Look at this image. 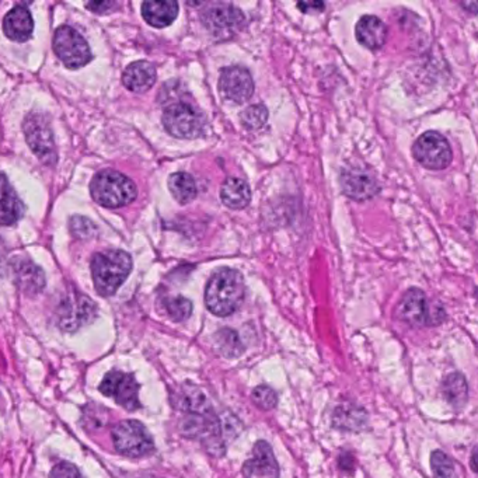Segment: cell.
I'll return each instance as SVG.
<instances>
[{
	"instance_id": "cell-1",
	"label": "cell",
	"mask_w": 478,
	"mask_h": 478,
	"mask_svg": "<svg viewBox=\"0 0 478 478\" xmlns=\"http://www.w3.org/2000/svg\"><path fill=\"white\" fill-rule=\"evenodd\" d=\"M244 278L239 271L222 268L212 275L205 290V305L212 315H234L244 300Z\"/></svg>"
},
{
	"instance_id": "cell-2",
	"label": "cell",
	"mask_w": 478,
	"mask_h": 478,
	"mask_svg": "<svg viewBox=\"0 0 478 478\" xmlns=\"http://www.w3.org/2000/svg\"><path fill=\"white\" fill-rule=\"evenodd\" d=\"M133 271V258L123 250L97 253L92 260V275L98 295L113 296Z\"/></svg>"
},
{
	"instance_id": "cell-3",
	"label": "cell",
	"mask_w": 478,
	"mask_h": 478,
	"mask_svg": "<svg viewBox=\"0 0 478 478\" xmlns=\"http://www.w3.org/2000/svg\"><path fill=\"white\" fill-rule=\"evenodd\" d=\"M90 192L97 204L108 209L123 208L138 197V188L133 179L115 170H103L96 174L90 184Z\"/></svg>"
},
{
	"instance_id": "cell-4",
	"label": "cell",
	"mask_w": 478,
	"mask_h": 478,
	"mask_svg": "<svg viewBox=\"0 0 478 478\" xmlns=\"http://www.w3.org/2000/svg\"><path fill=\"white\" fill-rule=\"evenodd\" d=\"M163 125L167 133L174 138L196 139L204 135L207 118L201 110L189 101H167Z\"/></svg>"
},
{
	"instance_id": "cell-5",
	"label": "cell",
	"mask_w": 478,
	"mask_h": 478,
	"mask_svg": "<svg viewBox=\"0 0 478 478\" xmlns=\"http://www.w3.org/2000/svg\"><path fill=\"white\" fill-rule=\"evenodd\" d=\"M23 131L25 141L30 149L37 154V158L48 166H54L57 163L58 152L55 148L54 133L44 114L38 111L27 114L23 123Z\"/></svg>"
},
{
	"instance_id": "cell-6",
	"label": "cell",
	"mask_w": 478,
	"mask_h": 478,
	"mask_svg": "<svg viewBox=\"0 0 478 478\" xmlns=\"http://www.w3.org/2000/svg\"><path fill=\"white\" fill-rule=\"evenodd\" d=\"M54 51L63 65L69 69L85 67L93 58L85 37L70 25H60L55 32Z\"/></svg>"
},
{
	"instance_id": "cell-7",
	"label": "cell",
	"mask_w": 478,
	"mask_h": 478,
	"mask_svg": "<svg viewBox=\"0 0 478 478\" xmlns=\"http://www.w3.org/2000/svg\"><path fill=\"white\" fill-rule=\"evenodd\" d=\"M412 153L416 161L429 170H444L454 159L447 139L434 131L422 133L417 139Z\"/></svg>"
},
{
	"instance_id": "cell-8",
	"label": "cell",
	"mask_w": 478,
	"mask_h": 478,
	"mask_svg": "<svg viewBox=\"0 0 478 478\" xmlns=\"http://www.w3.org/2000/svg\"><path fill=\"white\" fill-rule=\"evenodd\" d=\"M113 441L120 454L131 457L146 456L153 450V439L148 429L138 421H124L113 431Z\"/></svg>"
},
{
	"instance_id": "cell-9",
	"label": "cell",
	"mask_w": 478,
	"mask_h": 478,
	"mask_svg": "<svg viewBox=\"0 0 478 478\" xmlns=\"http://www.w3.org/2000/svg\"><path fill=\"white\" fill-rule=\"evenodd\" d=\"M97 308L92 299L79 292L68 293L58 308V323L65 331L79 330L96 317Z\"/></svg>"
},
{
	"instance_id": "cell-10",
	"label": "cell",
	"mask_w": 478,
	"mask_h": 478,
	"mask_svg": "<svg viewBox=\"0 0 478 478\" xmlns=\"http://www.w3.org/2000/svg\"><path fill=\"white\" fill-rule=\"evenodd\" d=\"M202 23L212 35L229 38L243 27L244 14L230 4H215L202 13Z\"/></svg>"
},
{
	"instance_id": "cell-11",
	"label": "cell",
	"mask_w": 478,
	"mask_h": 478,
	"mask_svg": "<svg viewBox=\"0 0 478 478\" xmlns=\"http://www.w3.org/2000/svg\"><path fill=\"white\" fill-rule=\"evenodd\" d=\"M100 391L105 396L113 397L115 403L129 411H133L139 407V387L133 374L120 371L110 372L101 383Z\"/></svg>"
},
{
	"instance_id": "cell-12",
	"label": "cell",
	"mask_w": 478,
	"mask_h": 478,
	"mask_svg": "<svg viewBox=\"0 0 478 478\" xmlns=\"http://www.w3.org/2000/svg\"><path fill=\"white\" fill-rule=\"evenodd\" d=\"M219 90L227 100L243 105L254 93V80L249 69L243 67H226L219 76Z\"/></svg>"
},
{
	"instance_id": "cell-13",
	"label": "cell",
	"mask_w": 478,
	"mask_h": 478,
	"mask_svg": "<svg viewBox=\"0 0 478 478\" xmlns=\"http://www.w3.org/2000/svg\"><path fill=\"white\" fill-rule=\"evenodd\" d=\"M397 315L414 327L435 325L434 313L431 312L428 299L425 293L417 288H412L404 293L397 308Z\"/></svg>"
},
{
	"instance_id": "cell-14",
	"label": "cell",
	"mask_w": 478,
	"mask_h": 478,
	"mask_svg": "<svg viewBox=\"0 0 478 478\" xmlns=\"http://www.w3.org/2000/svg\"><path fill=\"white\" fill-rule=\"evenodd\" d=\"M244 478H280V467L274 450L268 442L260 441L253 447L252 456L243 466Z\"/></svg>"
},
{
	"instance_id": "cell-15",
	"label": "cell",
	"mask_w": 478,
	"mask_h": 478,
	"mask_svg": "<svg viewBox=\"0 0 478 478\" xmlns=\"http://www.w3.org/2000/svg\"><path fill=\"white\" fill-rule=\"evenodd\" d=\"M341 187L346 197L355 201L373 198L379 192L378 179L362 169H346L341 174Z\"/></svg>"
},
{
	"instance_id": "cell-16",
	"label": "cell",
	"mask_w": 478,
	"mask_h": 478,
	"mask_svg": "<svg viewBox=\"0 0 478 478\" xmlns=\"http://www.w3.org/2000/svg\"><path fill=\"white\" fill-rule=\"evenodd\" d=\"M24 215V205L9 183L6 174L0 173V225L12 226Z\"/></svg>"
},
{
	"instance_id": "cell-17",
	"label": "cell",
	"mask_w": 478,
	"mask_h": 478,
	"mask_svg": "<svg viewBox=\"0 0 478 478\" xmlns=\"http://www.w3.org/2000/svg\"><path fill=\"white\" fill-rule=\"evenodd\" d=\"M4 32L12 41H27L34 32V22L30 10L22 5L13 7L5 16Z\"/></svg>"
},
{
	"instance_id": "cell-18",
	"label": "cell",
	"mask_w": 478,
	"mask_h": 478,
	"mask_svg": "<svg viewBox=\"0 0 478 478\" xmlns=\"http://www.w3.org/2000/svg\"><path fill=\"white\" fill-rule=\"evenodd\" d=\"M14 280H16L17 287L25 295H38L45 288V275L41 268L25 258L14 264Z\"/></svg>"
},
{
	"instance_id": "cell-19",
	"label": "cell",
	"mask_w": 478,
	"mask_h": 478,
	"mask_svg": "<svg viewBox=\"0 0 478 478\" xmlns=\"http://www.w3.org/2000/svg\"><path fill=\"white\" fill-rule=\"evenodd\" d=\"M123 82L131 92H148L156 82V69L151 62H146V60L131 63L124 72Z\"/></svg>"
},
{
	"instance_id": "cell-20",
	"label": "cell",
	"mask_w": 478,
	"mask_h": 478,
	"mask_svg": "<svg viewBox=\"0 0 478 478\" xmlns=\"http://www.w3.org/2000/svg\"><path fill=\"white\" fill-rule=\"evenodd\" d=\"M356 38L368 50H379L383 47L387 38L384 23L376 16H363L355 27Z\"/></svg>"
},
{
	"instance_id": "cell-21",
	"label": "cell",
	"mask_w": 478,
	"mask_h": 478,
	"mask_svg": "<svg viewBox=\"0 0 478 478\" xmlns=\"http://www.w3.org/2000/svg\"><path fill=\"white\" fill-rule=\"evenodd\" d=\"M142 16L152 27L164 29L179 16V4L169 2H145L142 5Z\"/></svg>"
},
{
	"instance_id": "cell-22",
	"label": "cell",
	"mask_w": 478,
	"mask_h": 478,
	"mask_svg": "<svg viewBox=\"0 0 478 478\" xmlns=\"http://www.w3.org/2000/svg\"><path fill=\"white\" fill-rule=\"evenodd\" d=\"M221 199L227 208L244 209L252 201V189L244 179L229 177L222 184Z\"/></svg>"
},
{
	"instance_id": "cell-23",
	"label": "cell",
	"mask_w": 478,
	"mask_h": 478,
	"mask_svg": "<svg viewBox=\"0 0 478 478\" xmlns=\"http://www.w3.org/2000/svg\"><path fill=\"white\" fill-rule=\"evenodd\" d=\"M368 416L366 411L355 404H343L334 411V428L343 429V431H361L365 428Z\"/></svg>"
},
{
	"instance_id": "cell-24",
	"label": "cell",
	"mask_w": 478,
	"mask_h": 478,
	"mask_svg": "<svg viewBox=\"0 0 478 478\" xmlns=\"http://www.w3.org/2000/svg\"><path fill=\"white\" fill-rule=\"evenodd\" d=\"M442 394L454 409H463L469 400V384L462 373H452L442 383Z\"/></svg>"
},
{
	"instance_id": "cell-25",
	"label": "cell",
	"mask_w": 478,
	"mask_h": 478,
	"mask_svg": "<svg viewBox=\"0 0 478 478\" xmlns=\"http://www.w3.org/2000/svg\"><path fill=\"white\" fill-rule=\"evenodd\" d=\"M169 189L173 198L181 205L194 201L198 194L196 179L186 171H177L169 177Z\"/></svg>"
},
{
	"instance_id": "cell-26",
	"label": "cell",
	"mask_w": 478,
	"mask_h": 478,
	"mask_svg": "<svg viewBox=\"0 0 478 478\" xmlns=\"http://www.w3.org/2000/svg\"><path fill=\"white\" fill-rule=\"evenodd\" d=\"M177 406L186 414L212 411L208 397L205 396L204 391L196 386H186L181 389L177 397Z\"/></svg>"
},
{
	"instance_id": "cell-27",
	"label": "cell",
	"mask_w": 478,
	"mask_h": 478,
	"mask_svg": "<svg viewBox=\"0 0 478 478\" xmlns=\"http://www.w3.org/2000/svg\"><path fill=\"white\" fill-rule=\"evenodd\" d=\"M215 344H216V350L226 358H236L244 350L237 334L229 328H224L215 336Z\"/></svg>"
},
{
	"instance_id": "cell-28",
	"label": "cell",
	"mask_w": 478,
	"mask_h": 478,
	"mask_svg": "<svg viewBox=\"0 0 478 478\" xmlns=\"http://www.w3.org/2000/svg\"><path fill=\"white\" fill-rule=\"evenodd\" d=\"M164 308H166L167 315L170 316L171 320L174 321L187 320L192 313V303L183 296L167 299Z\"/></svg>"
},
{
	"instance_id": "cell-29",
	"label": "cell",
	"mask_w": 478,
	"mask_h": 478,
	"mask_svg": "<svg viewBox=\"0 0 478 478\" xmlns=\"http://www.w3.org/2000/svg\"><path fill=\"white\" fill-rule=\"evenodd\" d=\"M431 466L435 478H456L454 462L442 450L432 454Z\"/></svg>"
},
{
	"instance_id": "cell-30",
	"label": "cell",
	"mask_w": 478,
	"mask_h": 478,
	"mask_svg": "<svg viewBox=\"0 0 478 478\" xmlns=\"http://www.w3.org/2000/svg\"><path fill=\"white\" fill-rule=\"evenodd\" d=\"M268 120V110L265 106L255 105L245 108L242 114L243 125L247 129H260Z\"/></svg>"
},
{
	"instance_id": "cell-31",
	"label": "cell",
	"mask_w": 478,
	"mask_h": 478,
	"mask_svg": "<svg viewBox=\"0 0 478 478\" xmlns=\"http://www.w3.org/2000/svg\"><path fill=\"white\" fill-rule=\"evenodd\" d=\"M253 401L257 404L260 409H275L278 403L277 393H275L271 387L258 386L253 391Z\"/></svg>"
},
{
	"instance_id": "cell-32",
	"label": "cell",
	"mask_w": 478,
	"mask_h": 478,
	"mask_svg": "<svg viewBox=\"0 0 478 478\" xmlns=\"http://www.w3.org/2000/svg\"><path fill=\"white\" fill-rule=\"evenodd\" d=\"M70 230L75 236L80 237V239H88V237L95 236L97 227L92 221H88L87 217L73 216L70 219Z\"/></svg>"
},
{
	"instance_id": "cell-33",
	"label": "cell",
	"mask_w": 478,
	"mask_h": 478,
	"mask_svg": "<svg viewBox=\"0 0 478 478\" xmlns=\"http://www.w3.org/2000/svg\"><path fill=\"white\" fill-rule=\"evenodd\" d=\"M51 478H80V473L70 463L60 462L51 472Z\"/></svg>"
},
{
	"instance_id": "cell-34",
	"label": "cell",
	"mask_w": 478,
	"mask_h": 478,
	"mask_svg": "<svg viewBox=\"0 0 478 478\" xmlns=\"http://www.w3.org/2000/svg\"><path fill=\"white\" fill-rule=\"evenodd\" d=\"M86 7L101 14V13L110 12L111 9L115 7V4H113V2H93V4H86Z\"/></svg>"
},
{
	"instance_id": "cell-35",
	"label": "cell",
	"mask_w": 478,
	"mask_h": 478,
	"mask_svg": "<svg viewBox=\"0 0 478 478\" xmlns=\"http://www.w3.org/2000/svg\"><path fill=\"white\" fill-rule=\"evenodd\" d=\"M298 7L302 10L303 13H308V10L316 9V12H321L325 9V4L320 2H312V4H298Z\"/></svg>"
}]
</instances>
